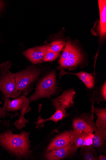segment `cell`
Instances as JSON below:
<instances>
[{"instance_id": "2", "label": "cell", "mask_w": 106, "mask_h": 160, "mask_svg": "<svg viewBox=\"0 0 106 160\" xmlns=\"http://www.w3.org/2000/svg\"><path fill=\"white\" fill-rule=\"evenodd\" d=\"M12 63L10 61L3 62L0 65V92L5 98L15 99L21 94L17 91L15 75L10 69Z\"/></svg>"}, {"instance_id": "13", "label": "cell", "mask_w": 106, "mask_h": 160, "mask_svg": "<svg viewBox=\"0 0 106 160\" xmlns=\"http://www.w3.org/2000/svg\"><path fill=\"white\" fill-rule=\"evenodd\" d=\"M56 111L51 117L44 119L39 116L37 118V121L35 123L36 125L37 128H40L43 127L44 123L48 121H52L56 123L59 121H62L64 118L67 117L68 114L67 112V110L62 108H56Z\"/></svg>"}, {"instance_id": "20", "label": "cell", "mask_w": 106, "mask_h": 160, "mask_svg": "<svg viewBox=\"0 0 106 160\" xmlns=\"http://www.w3.org/2000/svg\"><path fill=\"white\" fill-rule=\"evenodd\" d=\"M30 108H26L23 109L21 112V115L19 119L14 123V124L18 129H20L22 128L25 127L26 125L25 123H29V121L26 120L24 118L25 113L29 112L31 110Z\"/></svg>"}, {"instance_id": "7", "label": "cell", "mask_w": 106, "mask_h": 160, "mask_svg": "<svg viewBox=\"0 0 106 160\" xmlns=\"http://www.w3.org/2000/svg\"><path fill=\"white\" fill-rule=\"evenodd\" d=\"M78 148L71 142L66 146L50 151L45 154V158L49 160H58L69 157L76 152Z\"/></svg>"}, {"instance_id": "18", "label": "cell", "mask_w": 106, "mask_h": 160, "mask_svg": "<svg viewBox=\"0 0 106 160\" xmlns=\"http://www.w3.org/2000/svg\"><path fill=\"white\" fill-rule=\"evenodd\" d=\"M90 133L80 130L71 131V141L78 148L83 146L85 138Z\"/></svg>"}, {"instance_id": "3", "label": "cell", "mask_w": 106, "mask_h": 160, "mask_svg": "<svg viewBox=\"0 0 106 160\" xmlns=\"http://www.w3.org/2000/svg\"><path fill=\"white\" fill-rule=\"evenodd\" d=\"M41 74L40 70L33 65L16 73V88L22 95L26 96L33 89V83Z\"/></svg>"}, {"instance_id": "9", "label": "cell", "mask_w": 106, "mask_h": 160, "mask_svg": "<svg viewBox=\"0 0 106 160\" xmlns=\"http://www.w3.org/2000/svg\"><path fill=\"white\" fill-rule=\"evenodd\" d=\"M75 92L73 90H67L57 98L52 100L55 108H62L65 109L69 108L74 104Z\"/></svg>"}, {"instance_id": "12", "label": "cell", "mask_w": 106, "mask_h": 160, "mask_svg": "<svg viewBox=\"0 0 106 160\" xmlns=\"http://www.w3.org/2000/svg\"><path fill=\"white\" fill-rule=\"evenodd\" d=\"M71 131H67L54 138L48 145L47 151L56 150L65 147L71 142Z\"/></svg>"}, {"instance_id": "16", "label": "cell", "mask_w": 106, "mask_h": 160, "mask_svg": "<svg viewBox=\"0 0 106 160\" xmlns=\"http://www.w3.org/2000/svg\"><path fill=\"white\" fill-rule=\"evenodd\" d=\"M95 132L93 139V147L99 149L104 145L106 140V130L105 129L98 127Z\"/></svg>"}, {"instance_id": "26", "label": "cell", "mask_w": 106, "mask_h": 160, "mask_svg": "<svg viewBox=\"0 0 106 160\" xmlns=\"http://www.w3.org/2000/svg\"><path fill=\"white\" fill-rule=\"evenodd\" d=\"M4 7V3L2 1H0V12L3 9Z\"/></svg>"}, {"instance_id": "8", "label": "cell", "mask_w": 106, "mask_h": 160, "mask_svg": "<svg viewBox=\"0 0 106 160\" xmlns=\"http://www.w3.org/2000/svg\"><path fill=\"white\" fill-rule=\"evenodd\" d=\"M49 45L30 48L23 52V54L33 64H38L43 61L44 58Z\"/></svg>"}, {"instance_id": "25", "label": "cell", "mask_w": 106, "mask_h": 160, "mask_svg": "<svg viewBox=\"0 0 106 160\" xmlns=\"http://www.w3.org/2000/svg\"><path fill=\"white\" fill-rule=\"evenodd\" d=\"M98 159L99 160H106V157L105 156L101 155L99 156Z\"/></svg>"}, {"instance_id": "19", "label": "cell", "mask_w": 106, "mask_h": 160, "mask_svg": "<svg viewBox=\"0 0 106 160\" xmlns=\"http://www.w3.org/2000/svg\"><path fill=\"white\" fill-rule=\"evenodd\" d=\"M84 157L85 160H96L98 159L97 153L92 146H83Z\"/></svg>"}, {"instance_id": "15", "label": "cell", "mask_w": 106, "mask_h": 160, "mask_svg": "<svg viewBox=\"0 0 106 160\" xmlns=\"http://www.w3.org/2000/svg\"><path fill=\"white\" fill-rule=\"evenodd\" d=\"M84 55L73 59H59L58 63L60 65L59 69L65 68L70 70H72L81 65L84 60Z\"/></svg>"}, {"instance_id": "24", "label": "cell", "mask_w": 106, "mask_h": 160, "mask_svg": "<svg viewBox=\"0 0 106 160\" xmlns=\"http://www.w3.org/2000/svg\"><path fill=\"white\" fill-rule=\"evenodd\" d=\"M101 94L103 98L106 100V81L102 86L101 89Z\"/></svg>"}, {"instance_id": "1", "label": "cell", "mask_w": 106, "mask_h": 160, "mask_svg": "<svg viewBox=\"0 0 106 160\" xmlns=\"http://www.w3.org/2000/svg\"><path fill=\"white\" fill-rule=\"evenodd\" d=\"M30 133L14 134L11 130L0 133V147L12 156L26 158L32 151L30 149Z\"/></svg>"}, {"instance_id": "5", "label": "cell", "mask_w": 106, "mask_h": 160, "mask_svg": "<svg viewBox=\"0 0 106 160\" xmlns=\"http://www.w3.org/2000/svg\"><path fill=\"white\" fill-rule=\"evenodd\" d=\"M5 98L3 107L2 108L0 107V118H4L8 116L12 118L14 116L19 115L16 112L30 108L28 98L25 96L22 95L12 100L10 98Z\"/></svg>"}, {"instance_id": "11", "label": "cell", "mask_w": 106, "mask_h": 160, "mask_svg": "<svg viewBox=\"0 0 106 160\" xmlns=\"http://www.w3.org/2000/svg\"><path fill=\"white\" fill-rule=\"evenodd\" d=\"M65 47L60 59H71L84 55L81 48L76 42L68 39Z\"/></svg>"}, {"instance_id": "23", "label": "cell", "mask_w": 106, "mask_h": 160, "mask_svg": "<svg viewBox=\"0 0 106 160\" xmlns=\"http://www.w3.org/2000/svg\"><path fill=\"white\" fill-rule=\"evenodd\" d=\"M94 134H90L85 139L83 146H92L93 147V139Z\"/></svg>"}, {"instance_id": "10", "label": "cell", "mask_w": 106, "mask_h": 160, "mask_svg": "<svg viewBox=\"0 0 106 160\" xmlns=\"http://www.w3.org/2000/svg\"><path fill=\"white\" fill-rule=\"evenodd\" d=\"M100 19L96 27V36L101 40H104L106 37V1H99Z\"/></svg>"}, {"instance_id": "4", "label": "cell", "mask_w": 106, "mask_h": 160, "mask_svg": "<svg viewBox=\"0 0 106 160\" xmlns=\"http://www.w3.org/2000/svg\"><path fill=\"white\" fill-rule=\"evenodd\" d=\"M56 73L54 71L50 72L37 84L34 94L28 98L30 103L42 98H49L57 90Z\"/></svg>"}, {"instance_id": "22", "label": "cell", "mask_w": 106, "mask_h": 160, "mask_svg": "<svg viewBox=\"0 0 106 160\" xmlns=\"http://www.w3.org/2000/svg\"><path fill=\"white\" fill-rule=\"evenodd\" d=\"M60 54V52H54L50 50L49 48L44 55L43 61L52 62L56 59Z\"/></svg>"}, {"instance_id": "14", "label": "cell", "mask_w": 106, "mask_h": 160, "mask_svg": "<svg viewBox=\"0 0 106 160\" xmlns=\"http://www.w3.org/2000/svg\"><path fill=\"white\" fill-rule=\"evenodd\" d=\"M71 74L77 77L84 83L87 88L91 89L93 88L94 84V78L92 74L88 72L81 71L75 73L66 72L64 70L61 69L60 72V78L67 74Z\"/></svg>"}, {"instance_id": "17", "label": "cell", "mask_w": 106, "mask_h": 160, "mask_svg": "<svg viewBox=\"0 0 106 160\" xmlns=\"http://www.w3.org/2000/svg\"><path fill=\"white\" fill-rule=\"evenodd\" d=\"M92 112L98 116L96 126L106 129V109L97 108L93 105L90 106Z\"/></svg>"}, {"instance_id": "6", "label": "cell", "mask_w": 106, "mask_h": 160, "mask_svg": "<svg viewBox=\"0 0 106 160\" xmlns=\"http://www.w3.org/2000/svg\"><path fill=\"white\" fill-rule=\"evenodd\" d=\"M94 113L85 114L73 121L74 130L82 131L90 134H93L97 129L94 122Z\"/></svg>"}, {"instance_id": "21", "label": "cell", "mask_w": 106, "mask_h": 160, "mask_svg": "<svg viewBox=\"0 0 106 160\" xmlns=\"http://www.w3.org/2000/svg\"><path fill=\"white\" fill-rule=\"evenodd\" d=\"M65 41L62 40H56L53 41L49 45V48L52 51L55 52H60L63 49L66 45Z\"/></svg>"}]
</instances>
